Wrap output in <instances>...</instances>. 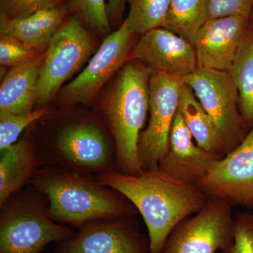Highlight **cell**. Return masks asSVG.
Wrapping results in <instances>:
<instances>
[{"label":"cell","instance_id":"cell-28","mask_svg":"<svg viewBox=\"0 0 253 253\" xmlns=\"http://www.w3.org/2000/svg\"><path fill=\"white\" fill-rule=\"evenodd\" d=\"M253 0H210L208 20L228 16H251Z\"/></svg>","mask_w":253,"mask_h":253},{"label":"cell","instance_id":"cell-18","mask_svg":"<svg viewBox=\"0 0 253 253\" xmlns=\"http://www.w3.org/2000/svg\"><path fill=\"white\" fill-rule=\"evenodd\" d=\"M44 56L11 68L6 73L0 86V112L21 114L33 111Z\"/></svg>","mask_w":253,"mask_h":253},{"label":"cell","instance_id":"cell-29","mask_svg":"<svg viewBox=\"0 0 253 253\" xmlns=\"http://www.w3.org/2000/svg\"><path fill=\"white\" fill-rule=\"evenodd\" d=\"M130 1L131 0H108L106 8L109 20L116 21L121 19L126 3H130Z\"/></svg>","mask_w":253,"mask_h":253},{"label":"cell","instance_id":"cell-7","mask_svg":"<svg viewBox=\"0 0 253 253\" xmlns=\"http://www.w3.org/2000/svg\"><path fill=\"white\" fill-rule=\"evenodd\" d=\"M81 21L77 16L68 18L50 41L37 84L38 109L45 107L94 51V42Z\"/></svg>","mask_w":253,"mask_h":253},{"label":"cell","instance_id":"cell-9","mask_svg":"<svg viewBox=\"0 0 253 253\" xmlns=\"http://www.w3.org/2000/svg\"><path fill=\"white\" fill-rule=\"evenodd\" d=\"M183 83L182 78L159 73H154L150 79L149 122L141 132L137 148L142 171L158 169L167 152Z\"/></svg>","mask_w":253,"mask_h":253},{"label":"cell","instance_id":"cell-15","mask_svg":"<svg viewBox=\"0 0 253 253\" xmlns=\"http://www.w3.org/2000/svg\"><path fill=\"white\" fill-rule=\"evenodd\" d=\"M179 111L173 123L167 152L158 164V169L178 180L197 184L208 172L215 155L195 144Z\"/></svg>","mask_w":253,"mask_h":253},{"label":"cell","instance_id":"cell-5","mask_svg":"<svg viewBox=\"0 0 253 253\" xmlns=\"http://www.w3.org/2000/svg\"><path fill=\"white\" fill-rule=\"evenodd\" d=\"M44 166H56L96 177L116 170L114 143L92 120L68 123L56 131L46 151Z\"/></svg>","mask_w":253,"mask_h":253},{"label":"cell","instance_id":"cell-26","mask_svg":"<svg viewBox=\"0 0 253 253\" xmlns=\"http://www.w3.org/2000/svg\"><path fill=\"white\" fill-rule=\"evenodd\" d=\"M66 0H0L1 16L14 20L28 17L41 10L64 4Z\"/></svg>","mask_w":253,"mask_h":253},{"label":"cell","instance_id":"cell-12","mask_svg":"<svg viewBox=\"0 0 253 253\" xmlns=\"http://www.w3.org/2000/svg\"><path fill=\"white\" fill-rule=\"evenodd\" d=\"M196 185L208 199L253 210V126L244 141L214 161Z\"/></svg>","mask_w":253,"mask_h":253},{"label":"cell","instance_id":"cell-4","mask_svg":"<svg viewBox=\"0 0 253 253\" xmlns=\"http://www.w3.org/2000/svg\"><path fill=\"white\" fill-rule=\"evenodd\" d=\"M0 253H41L76 231L50 218L46 196L31 184L0 206Z\"/></svg>","mask_w":253,"mask_h":253},{"label":"cell","instance_id":"cell-24","mask_svg":"<svg viewBox=\"0 0 253 253\" xmlns=\"http://www.w3.org/2000/svg\"><path fill=\"white\" fill-rule=\"evenodd\" d=\"M72 11L89 28L101 36L111 31L106 0H70Z\"/></svg>","mask_w":253,"mask_h":253},{"label":"cell","instance_id":"cell-10","mask_svg":"<svg viewBox=\"0 0 253 253\" xmlns=\"http://www.w3.org/2000/svg\"><path fill=\"white\" fill-rule=\"evenodd\" d=\"M59 244L51 253H150L136 216L91 221Z\"/></svg>","mask_w":253,"mask_h":253},{"label":"cell","instance_id":"cell-20","mask_svg":"<svg viewBox=\"0 0 253 253\" xmlns=\"http://www.w3.org/2000/svg\"><path fill=\"white\" fill-rule=\"evenodd\" d=\"M239 92V108L246 122L253 126V26H250L241 42L232 66L228 71Z\"/></svg>","mask_w":253,"mask_h":253},{"label":"cell","instance_id":"cell-1","mask_svg":"<svg viewBox=\"0 0 253 253\" xmlns=\"http://www.w3.org/2000/svg\"><path fill=\"white\" fill-rule=\"evenodd\" d=\"M96 179L134 205L147 228L150 253H162L174 228L199 212L208 201L196 184L178 180L158 169L137 175L115 170Z\"/></svg>","mask_w":253,"mask_h":253},{"label":"cell","instance_id":"cell-19","mask_svg":"<svg viewBox=\"0 0 253 253\" xmlns=\"http://www.w3.org/2000/svg\"><path fill=\"white\" fill-rule=\"evenodd\" d=\"M178 111L199 147L215 155L219 159L226 156L225 148L217 126L196 99L191 86L185 83L181 86Z\"/></svg>","mask_w":253,"mask_h":253},{"label":"cell","instance_id":"cell-8","mask_svg":"<svg viewBox=\"0 0 253 253\" xmlns=\"http://www.w3.org/2000/svg\"><path fill=\"white\" fill-rule=\"evenodd\" d=\"M233 206L208 199L204 207L179 223L169 236L162 253H217L234 244Z\"/></svg>","mask_w":253,"mask_h":253},{"label":"cell","instance_id":"cell-14","mask_svg":"<svg viewBox=\"0 0 253 253\" xmlns=\"http://www.w3.org/2000/svg\"><path fill=\"white\" fill-rule=\"evenodd\" d=\"M250 26V18L244 16L208 20L194 44L198 67L228 72Z\"/></svg>","mask_w":253,"mask_h":253},{"label":"cell","instance_id":"cell-16","mask_svg":"<svg viewBox=\"0 0 253 253\" xmlns=\"http://www.w3.org/2000/svg\"><path fill=\"white\" fill-rule=\"evenodd\" d=\"M39 148L26 136L0 151V206L27 186L43 167Z\"/></svg>","mask_w":253,"mask_h":253},{"label":"cell","instance_id":"cell-30","mask_svg":"<svg viewBox=\"0 0 253 253\" xmlns=\"http://www.w3.org/2000/svg\"><path fill=\"white\" fill-rule=\"evenodd\" d=\"M250 23H251V26H253V6L252 11H251V16H250Z\"/></svg>","mask_w":253,"mask_h":253},{"label":"cell","instance_id":"cell-3","mask_svg":"<svg viewBox=\"0 0 253 253\" xmlns=\"http://www.w3.org/2000/svg\"><path fill=\"white\" fill-rule=\"evenodd\" d=\"M155 71L129 59L102 106L104 120L116 155V170L137 175L142 172L138 159V143L149 110V83Z\"/></svg>","mask_w":253,"mask_h":253},{"label":"cell","instance_id":"cell-22","mask_svg":"<svg viewBox=\"0 0 253 253\" xmlns=\"http://www.w3.org/2000/svg\"><path fill=\"white\" fill-rule=\"evenodd\" d=\"M172 0H131L126 22L134 35L162 27Z\"/></svg>","mask_w":253,"mask_h":253},{"label":"cell","instance_id":"cell-23","mask_svg":"<svg viewBox=\"0 0 253 253\" xmlns=\"http://www.w3.org/2000/svg\"><path fill=\"white\" fill-rule=\"evenodd\" d=\"M50 113L49 109L46 107L21 114L0 112V151L16 143L28 126L38 122Z\"/></svg>","mask_w":253,"mask_h":253},{"label":"cell","instance_id":"cell-6","mask_svg":"<svg viewBox=\"0 0 253 253\" xmlns=\"http://www.w3.org/2000/svg\"><path fill=\"white\" fill-rule=\"evenodd\" d=\"M191 86L220 134L226 154L237 148L251 127L239 108V92L229 73L198 67L182 78Z\"/></svg>","mask_w":253,"mask_h":253},{"label":"cell","instance_id":"cell-21","mask_svg":"<svg viewBox=\"0 0 253 253\" xmlns=\"http://www.w3.org/2000/svg\"><path fill=\"white\" fill-rule=\"evenodd\" d=\"M209 11L210 0H172L162 28L194 44Z\"/></svg>","mask_w":253,"mask_h":253},{"label":"cell","instance_id":"cell-2","mask_svg":"<svg viewBox=\"0 0 253 253\" xmlns=\"http://www.w3.org/2000/svg\"><path fill=\"white\" fill-rule=\"evenodd\" d=\"M46 196L48 214L61 224L78 228L91 221L136 216L134 205L96 177L56 166H43L29 184Z\"/></svg>","mask_w":253,"mask_h":253},{"label":"cell","instance_id":"cell-13","mask_svg":"<svg viewBox=\"0 0 253 253\" xmlns=\"http://www.w3.org/2000/svg\"><path fill=\"white\" fill-rule=\"evenodd\" d=\"M130 59L143 63L155 73L180 78L198 68L194 44L162 27L141 36L133 46Z\"/></svg>","mask_w":253,"mask_h":253},{"label":"cell","instance_id":"cell-11","mask_svg":"<svg viewBox=\"0 0 253 253\" xmlns=\"http://www.w3.org/2000/svg\"><path fill=\"white\" fill-rule=\"evenodd\" d=\"M134 36L124 21L117 31L106 36L83 72L61 89V104L90 102L105 83L130 59Z\"/></svg>","mask_w":253,"mask_h":253},{"label":"cell","instance_id":"cell-25","mask_svg":"<svg viewBox=\"0 0 253 253\" xmlns=\"http://www.w3.org/2000/svg\"><path fill=\"white\" fill-rule=\"evenodd\" d=\"M39 56L38 51L32 49L14 37L0 34V64L1 67H15L29 62Z\"/></svg>","mask_w":253,"mask_h":253},{"label":"cell","instance_id":"cell-27","mask_svg":"<svg viewBox=\"0 0 253 253\" xmlns=\"http://www.w3.org/2000/svg\"><path fill=\"white\" fill-rule=\"evenodd\" d=\"M234 244L220 253H253V213H241L234 218Z\"/></svg>","mask_w":253,"mask_h":253},{"label":"cell","instance_id":"cell-17","mask_svg":"<svg viewBox=\"0 0 253 253\" xmlns=\"http://www.w3.org/2000/svg\"><path fill=\"white\" fill-rule=\"evenodd\" d=\"M71 11L70 4L64 3L21 19L10 20L1 16V33L14 37L38 51L49 45Z\"/></svg>","mask_w":253,"mask_h":253}]
</instances>
